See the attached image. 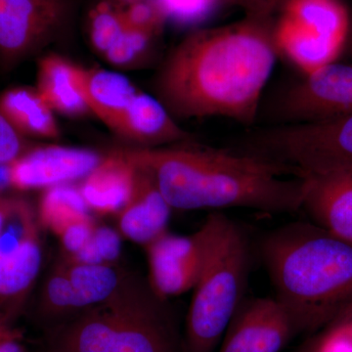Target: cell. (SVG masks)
<instances>
[{"mask_svg":"<svg viewBox=\"0 0 352 352\" xmlns=\"http://www.w3.org/2000/svg\"><path fill=\"white\" fill-rule=\"evenodd\" d=\"M36 88L54 112L69 118L90 113L78 80V66L63 56L48 54L41 58Z\"/></svg>","mask_w":352,"mask_h":352,"instance_id":"19","label":"cell"},{"mask_svg":"<svg viewBox=\"0 0 352 352\" xmlns=\"http://www.w3.org/2000/svg\"><path fill=\"white\" fill-rule=\"evenodd\" d=\"M43 264L36 208L20 196H0V315L13 324Z\"/></svg>","mask_w":352,"mask_h":352,"instance_id":"6","label":"cell"},{"mask_svg":"<svg viewBox=\"0 0 352 352\" xmlns=\"http://www.w3.org/2000/svg\"><path fill=\"white\" fill-rule=\"evenodd\" d=\"M38 305L39 316L51 327L85 309L69 278L57 263L46 277Z\"/></svg>","mask_w":352,"mask_h":352,"instance_id":"23","label":"cell"},{"mask_svg":"<svg viewBox=\"0 0 352 352\" xmlns=\"http://www.w3.org/2000/svg\"><path fill=\"white\" fill-rule=\"evenodd\" d=\"M302 178V210L314 223L352 244V173Z\"/></svg>","mask_w":352,"mask_h":352,"instance_id":"15","label":"cell"},{"mask_svg":"<svg viewBox=\"0 0 352 352\" xmlns=\"http://www.w3.org/2000/svg\"><path fill=\"white\" fill-rule=\"evenodd\" d=\"M124 151L151 173L173 210L244 208L276 214L302 208V173L267 157L196 141Z\"/></svg>","mask_w":352,"mask_h":352,"instance_id":"2","label":"cell"},{"mask_svg":"<svg viewBox=\"0 0 352 352\" xmlns=\"http://www.w3.org/2000/svg\"><path fill=\"white\" fill-rule=\"evenodd\" d=\"M245 11V17L261 21H273L275 14L282 10L293 0H229Z\"/></svg>","mask_w":352,"mask_h":352,"instance_id":"32","label":"cell"},{"mask_svg":"<svg viewBox=\"0 0 352 352\" xmlns=\"http://www.w3.org/2000/svg\"><path fill=\"white\" fill-rule=\"evenodd\" d=\"M27 149L28 143L24 136L21 135L0 113V164L12 163Z\"/></svg>","mask_w":352,"mask_h":352,"instance_id":"31","label":"cell"},{"mask_svg":"<svg viewBox=\"0 0 352 352\" xmlns=\"http://www.w3.org/2000/svg\"><path fill=\"white\" fill-rule=\"evenodd\" d=\"M127 27L159 34L163 29L166 16L156 0H138L124 10Z\"/></svg>","mask_w":352,"mask_h":352,"instance_id":"29","label":"cell"},{"mask_svg":"<svg viewBox=\"0 0 352 352\" xmlns=\"http://www.w3.org/2000/svg\"><path fill=\"white\" fill-rule=\"evenodd\" d=\"M136 170L135 164L124 149L104 155L78 186L90 212L100 215L119 214L131 198Z\"/></svg>","mask_w":352,"mask_h":352,"instance_id":"17","label":"cell"},{"mask_svg":"<svg viewBox=\"0 0 352 352\" xmlns=\"http://www.w3.org/2000/svg\"><path fill=\"white\" fill-rule=\"evenodd\" d=\"M103 156L87 148L61 145L28 148L10 164V185L25 192L83 179L98 166Z\"/></svg>","mask_w":352,"mask_h":352,"instance_id":"13","label":"cell"},{"mask_svg":"<svg viewBox=\"0 0 352 352\" xmlns=\"http://www.w3.org/2000/svg\"><path fill=\"white\" fill-rule=\"evenodd\" d=\"M113 131L138 145L135 148H159L195 141L159 99L141 91Z\"/></svg>","mask_w":352,"mask_h":352,"instance_id":"16","label":"cell"},{"mask_svg":"<svg viewBox=\"0 0 352 352\" xmlns=\"http://www.w3.org/2000/svg\"><path fill=\"white\" fill-rule=\"evenodd\" d=\"M237 148L291 166L302 176L352 173V113L325 122L251 129Z\"/></svg>","mask_w":352,"mask_h":352,"instance_id":"5","label":"cell"},{"mask_svg":"<svg viewBox=\"0 0 352 352\" xmlns=\"http://www.w3.org/2000/svg\"><path fill=\"white\" fill-rule=\"evenodd\" d=\"M296 335L293 321L276 298H245L217 352H280Z\"/></svg>","mask_w":352,"mask_h":352,"instance_id":"12","label":"cell"},{"mask_svg":"<svg viewBox=\"0 0 352 352\" xmlns=\"http://www.w3.org/2000/svg\"><path fill=\"white\" fill-rule=\"evenodd\" d=\"M96 226V223L90 215L73 220L66 226L61 227L55 236L59 239L62 245V254L64 256H74L80 251L90 237Z\"/></svg>","mask_w":352,"mask_h":352,"instance_id":"30","label":"cell"},{"mask_svg":"<svg viewBox=\"0 0 352 352\" xmlns=\"http://www.w3.org/2000/svg\"><path fill=\"white\" fill-rule=\"evenodd\" d=\"M148 283L163 300L192 291L203 270L206 237L200 228L191 235L166 232L144 247Z\"/></svg>","mask_w":352,"mask_h":352,"instance_id":"11","label":"cell"},{"mask_svg":"<svg viewBox=\"0 0 352 352\" xmlns=\"http://www.w3.org/2000/svg\"><path fill=\"white\" fill-rule=\"evenodd\" d=\"M166 16L177 24H195L212 12L219 0H156Z\"/></svg>","mask_w":352,"mask_h":352,"instance_id":"28","label":"cell"},{"mask_svg":"<svg viewBox=\"0 0 352 352\" xmlns=\"http://www.w3.org/2000/svg\"><path fill=\"white\" fill-rule=\"evenodd\" d=\"M69 0H0V68L10 72L66 28Z\"/></svg>","mask_w":352,"mask_h":352,"instance_id":"10","label":"cell"},{"mask_svg":"<svg viewBox=\"0 0 352 352\" xmlns=\"http://www.w3.org/2000/svg\"><path fill=\"white\" fill-rule=\"evenodd\" d=\"M349 29V14L339 0H293L274 25L280 54L305 75L337 60Z\"/></svg>","mask_w":352,"mask_h":352,"instance_id":"7","label":"cell"},{"mask_svg":"<svg viewBox=\"0 0 352 352\" xmlns=\"http://www.w3.org/2000/svg\"><path fill=\"white\" fill-rule=\"evenodd\" d=\"M157 34L126 27L122 36L103 55L106 61L118 68H132L151 56Z\"/></svg>","mask_w":352,"mask_h":352,"instance_id":"25","label":"cell"},{"mask_svg":"<svg viewBox=\"0 0 352 352\" xmlns=\"http://www.w3.org/2000/svg\"><path fill=\"white\" fill-rule=\"evenodd\" d=\"M274 25L245 17L188 34L159 69L157 98L175 120L217 117L254 126L280 55Z\"/></svg>","mask_w":352,"mask_h":352,"instance_id":"1","label":"cell"},{"mask_svg":"<svg viewBox=\"0 0 352 352\" xmlns=\"http://www.w3.org/2000/svg\"><path fill=\"white\" fill-rule=\"evenodd\" d=\"M298 352H352V303L328 325L309 336Z\"/></svg>","mask_w":352,"mask_h":352,"instance_id":"26","label":"cell"},{"mask_svg":"<svg viewBox=\"0 0 352 352\" xmlns=\"http://www.w3.org/2000/svg\"><path fill=\"white\" fill-rule=\"evenodd\" d=\"M116 314L113 352H183L168 300L142 278L126 273L110 298Z\"/></svg>","mask_w":352,"mask_h":352,"instance_id":"8","label":"cell"},{"mask_svg":"<svg viewBox=\"0 0 352 352\" xmlns=\"http://www.w3.org/2000/svg\"><path fill=\"white\" fill-rule=\"evenodd\" d=\"M259 254L298 335H314L351 305L352 244L314 222L266 234Z\"/></svg>","mask_w":352,"mask_h":352,"instance_id":"3","label":"cell"},{"mask_svg":"<svg viewBox=\"0 0 352 352\" xmlns=\"http://www.w3.org/2000/svg\"><path fill=\"white\" fill-rule=\"evenodd\" d=\"M0 352H25L19 331L2 315H0Z\"/></svg>","mask_w":352,"mask_h":352,"instance_id":"33","label":"cell"},{"mask_svg":"<svg viewBox=\"0 0 352 352\" xmlns=\"http://www.w3.org/2000/svg\"><path fill=\"white\" fill-rule=\"evenodd\" d=\"M36 212L41 227L53 234L69 222L90 215L80 187L72 183L43 190Z\"/></svg>","mask_w":352,"mask_h":352,"instance_id":"22","label":"cell"},{"mask_svg":"<svg viewBox=\"0 0 352 352\" xmlns=\"http://www.w3.org/2000/svg\"><path fill=\"white\" fill-rule=\"evenodd\" d=\"M56 263L69 278L85 308L108 300L126 275L116 264L78 263L64 256Z\"/></svg>","mask_w":352,"mask_h":352,"instance_id":"21","label":"cell"},{"mask_svg":"<svg viewBox=\"0 0 352 352\" xmlns=\"http://www.w3.org/2000/svg\"><path fill=\"white\" fill-rule=\"evenodd\" d=\"M126 27L124 10L111 2H100L92 9L88 20V34L92 47L103 56Z\"/></svg>","mask_w":352,"mask_h":352,"instance_id":"24","label":"cell"},{"mask_svg":"<svg viewBox=\"0 0 352 352\" xmlns=\"http://www.w3.org/2000/svg\"><path fill=\"white\" fill-rule=\"evenodd\" d=\"M352 113V63L333 62L307 74L278 95L268 119L272 126L325 122Z\"/></svg>","mask_w":352,"mask_h":352,"instance_id":"9","label":"cell"},{"mask_svg":"<svg viewBox=\"0 0 352 352\" xmlns=\"http://www.w3.org/2000/svg\"><path fill=\"white\" fill-rule=\"evenodd\" d=\"M124 1L129 2V3H131V2L138 1V0H124Z\"/></svg>","mask_w":352,"mask_h":352,"instance_id":"36","label":"cell"},{"mask_svg":"<svg viewBox=\"0 0 352 352\" xmlns=\"http://www.w3.org/2000/svg\"><path fill=\"white\" fill-rule=\"evenodd\" d=\"M136 168L131 198L118 214V231L122 237L144 248L168 232L173 208L151 173L141 166Z\"/></svg>","mask_w":352,"mask_h":352,"instance_id":"14","label":"cell"},{"mask_svg":"<svg viewBox=\"0 0 352 352\" xmlns=\"http://www.w3.org/2000/svg\"><path fill=\"white\" fill-rule=\"evenodd\" d=\"M10 185V164H0V196L4 195Z\"/></svg>","mask_w":352,"mask_h":352,"instance_id":"34","label":"cell"},{"mask_svg":"<svg viewBox=\"0 0 352 352\" xmlns=\"http://www.w3.org/2000/svg\"><path fill=\"white\" fill-rule=\"evenodd\" d=\"M119 231L110 226H95L87 245L74 256L65 258L78 263L116 264L122 252V238Z\"/></svg>","mask_w":352,"mask_h":352,"instance_id":"27","label":"cell"},{"mask_svg":"<svg viewBox=\"0 0 352 352\" xmlns=\"http://www.w3.org/2000/svg\"><path fill=\"white\" fill-rule=\"evenodd\" d=\"M78 80L90 113L113 131L139 90L116 72L78 66Z\"/></svg>","mask_w":352,"mask_h":352,"instance_id":"18","label":"cell"},{"mask_svg":"<svg viewBox=\"0 0 352 352\" xmlns=\"http://www.w3.org/2000/svg\"><path fill=\"white\" fill-rule=\"evenodd\" d=\"M0 113L24 138H59L54 111L36 87H14L0 94Z\"/></svg>","mask_w":352,"mask_h":352,"instance_id":"20","label":"cell"},{"mask_svg":"<svg viewBox=\"0 0 352 352\" xmlns=\"http://www.w3.org/2000/svg\"><path fill=\"white\" fill-rule=\"evenodd\" d=\"M41 352H44V351H41Z\"/></svg>","mask_w":352,"mask_h":352,"instance_id":"37","label":"cell"},{"mask_svg":"<svg viewBox=\"0 0 352 352\" xmlns=\"http://www.w3.org/2000/svg\"><path fill=\"white\" fill-rule=\"evenodd\" d=\"M206 237L203 270L185 320L183 352H215L245 300L251 270L249 240L235 221L212 212L201 224Z\"/></svg>","mask_w":352,"mask_h":352,"instance_id":"4","label":"cell"},{"mask_svg":"<svg viewBox=\"0 0 352 352\" xmlns=\"http://www.w3.org/2000/svg\"><path fill=\"white\" fill-rule=\"evenodd\" d=\"M346 50L347 54L352 58V30L349 29V36H347L346 45L344 50Z\"/></svg>","mask_w":352,"mask_h":352,"instance_id":"35","label":"cell"}]
</instances>
